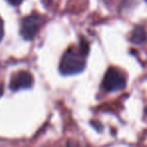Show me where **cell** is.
<instances>
[{
    "label": "cell",
    "instance_id": "obj_5",
    "mask_svg": "<svg viewBox=\"0 0 147 147\" xmlns=\"http://www.w3.org/2000/svg\"><path fill=\"white\" fill-rule=\"evenodd\" d=\"M147 39L146 31L142 26H136L132 31L131 37H130V41L135 44H140V43L145 42Z\"/></svg>",
    "mask_w": 147,
    "mask_h": 147
},
{
    "label": "cell",
    "instance_id": "obj_2",
    "mask_svg": "<svg viewBox=\"0 0 147 147\" xmlns=\"http://www.w3.org/2000/svg\"><path fill=\"white\" fill-rule=\"evenodd\" d=\"M102 85L108 92L121 91L126 87V78L122 72L116 68L111 67L105 73Z\"/></svg>",
    "mask_w": 147,
    "mask_h": 147
},
{
    "label": "cell",
    "instance_id": "obj_11",
    "mask_svg": "<svg viewBox=\"0 0 147 147\" xmlns=\"http://www.w3.org/2000/svg\"><path fill=\"white\" fill-rule=\"evenodd\" d=\"M3 95V86L0 85V97Z\"/></svg>",
    "mask_w": 147,
    "mask_h": 147
},
{
    "label": "cell",
    "instance_id": "obj_8",
    "mask_svg": "<svg viewBox=\"0 0 147 147\" xmlns=\"http://www.w3.org/2000/svg\"><path fill=\"white\" fill-rule=\"evenodd\" d=\"M91 123L93 124V126H94V127L96 128V129L98 130L99 132H100V131H102V129H103V126L101 125V123H100V122H98V121H96V122H95V121H92V122H91Z\"/></svg>",
    "mask_w": 147,
    "mask_h": 147
},
{
    "label": "cell",
    "instance_id": "obj_4",
    "mask_svg": "<svg viewBox=\"0 0 147 147\" xmlns=\"http://www.w3.org/2000/svg\"><path fill=\"white\" fill-rule=\"evenodd\" d=\"M34 84V77L28 71H19L13 74L10 79L9 87L12 91L30 88Z\"/></svg>",
    "mask_w": 147,
    "mask_h": 147
},
{
    "label": "cell",
    "instance_id": "obj_1",
    "mask_svg": "<svg viewBox=\"0 0 147 147\" xmlns=\"http://www.w3.org/2000/svg\"><path fill=\"white\" fill-rule=\"evenodd\" d=\"M86 67V59L82 52H77L70 48L64 53L59 62V71L64 75L81 73Z\"/></svg>",
    "mask_w": 147,
    "mask_h": 147
},
{
    "label": "cell",
    "instance_id": "obj_9",
    "mask_svg": "<svg viewBox=\"0 0 147 147\" xmlns=\"http://www.w3.org/2000/svg\"><path fill=\"white\" fill-rule=\"evenodd\" d=\"M7 1L9 2L11 5L17 6V5H19V4L22 3V1H23V0H7Z\"/></svg>",
    "mask_w": 147,
    "mask_h": 147
},
{
    "label": "cell",
    "instance_id": "obj_6",
    "mask_svg": "<svg viewBox=\"0 0 147 147\" xmlns=\"http://www.w3.org/2000/svg\"><path fill=\"white\" fill-rule=\"evenodd\" d=\"M80 51L83 53V54L86 56L87 54L89 53V44L86 42L85 40L82 41V43H81V46H80Z\"/></svg>",
    "mask_w": 147,
    "mask_h": 147
},
{
    "label": "cell",
    "instance_id": "obj_7",
    "mask_svg": "<svg viewBox=\"0 0 147 147\" xmlns=\"http://www.w3.org/2000/svg\"><path fill=\"white\" fill-rule=\"evenodd\" d=\"M3 36H4V23H3V20L0 17V41L2 40Z\"/></svg>",
    "mask_w": 147,
    "mask_h": 147
},
{
    "label": "cell",
    "instance_id": "obj_12",
    "mask_svg": "<svg viewBox=\"0 0 147 147\" xmlns=\"http://www.w3.org/2000/svg\"><path fill=\"white\" fill-rule=\"evenodd\" d=\"M146 112H147V109H146Z\"/></svg>",
    "mask_w": 147,
    "mask_h": 147
},
{
    "label": "cell",
    "instance_id": "obj_3",
    "mask_svg": "<svg viewBox=\"0 0 147 147\" xmlns=\"http://www.w3.org/2000/svg\"><path fill=\"white\" fill-rule=\"evenodd\" d=\"M41 18L37 14H31L26 16L21 21L20 34L25 40H32L36 35L40 26Z\"/></svg>",
    "mask_w": 147,
    "mask_h": 147
},
{
    "label": "cell",
    "instance_id": "obj_10",
    "mask_svg": "<svg viewBox=\"0 0 147 147\" xmlns=\"http://www.w3.org/2000/svg\"><path fill=\"white\" fill-rule=\"evenodd\" d=\"M65 147H80V145L75 141H70V142H68L67 145H66Z\"/></svg>",
    "mask_w": 147,
    "mask_h": 147
}]
</instances>
